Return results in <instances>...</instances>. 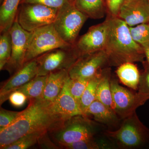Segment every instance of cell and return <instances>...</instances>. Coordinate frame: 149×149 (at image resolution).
I'll use <instances>...</instances> for the list:
<instances>
[{
    "mask_svg": "<svg viewBox=\"0 0 149 149\" xmlns=\"http://www.w3.org/2000/svg\"><path fill=\"white\" fill-rule=\"evenodd\" d=\"M70 82L71 78L69 77L59 95L53 102L57 111L67 119L75 116L84 115L70 92Z\"/></svg>",
    "mask_w": 149,
    "mask_h": 149,
    "instance_id": "15",
    "label": "cell"
},
{
    "mask_svg": "<svg viewBox=\"0 0 149 149\" xmlns=\"http://www.w3.org/2000/svg\"><path fill=\"white\" fill-rule=\"evenodd\" d=\"M124 0H106L107 10L110 15L118 16L120 8L124 3Z\"/></svg>",
    "mask_w": 149,
    "mask_h": 149,
    "instance_id": "33",
    "label": "cell"
},
{
    "mask_svg": "<svg viewBox=\"0 0 149 149\" xmlns=\"http://www.w3.org/2000/svg\"><path fill=\"white\" fill-rule=\"evenodd\" d=\"M27 100V96L18 91H13L9 96L8 100L10 104L16 107H20L24 105Z\"/></svg>",
    "mask_w": 149,
    "mask_h": 149,
    "instance_id": "32",
    "label": "cell"
},
{
    "mask_svg": "<svg viewBox=\"0 0 149 149\" xmlns=\"http://www.w3.org/2000/svg\"><path fill=\"white\" fill-rule=\"evenodd\" d=\"M48 133L37 132L22 136L17 141L5 148L4 149H26L39 142L40 139Z\"/></svg>",
    "mask_w": 149,
    "mask_h": 149,
    "instance_id": "25",
    "label": "cell"
},
{
    "mask_svg": "<svg viewBox=\"0 0 149 149\" xmlns=\"http://www.w3.org/2000/svg\"><path fill=\"white\" fill-rule=\"evenodd\" d=\"M77 58L72 45L49 51L36 58L38 63L37 75L45 76L57 70H68Z\"/></svg>",
    "mask_w": 149,
    "mask_h": 149,
    "instance_id": "8",
    "label": "cell"
},
{
    "mask_svg": "<svg viewBox=\"0 0 149 149\" xmlns=\"http://www.w3.org/2000/svg\"><path fill=\"white\" fill-rule=\"evenodd\" d=\"M116 73L123 85L133 90H138L141 74L133 63L126 62L120 65L116 70Z\"/></svg>",
    "mask_w": 149,
    "mask_h": 149,
    "instance_id": "20",
    "label": "cell"
},
{
    "mask_svg": "<svg viewBox=\"0 0 149 149\" xmlns=\"http://www.w3.org/2000/svg\"><path fill=\"white\" fill-rule=\"evenodd\" d=\"M122 120L116 130L104 131L113 148H148L149 128L141 122L136 112Z\"/></svg>",
    "mask_w": 149,
    "mask_h": 149,
    "instance_id": "3",
    "label": "cell"
},
{
    "mask_svg": "<svg viewBox=\"0 0 149 149\" xmlns=\"http://www.w3.org/2000/svg\"><path fill=\"white\" fill-rule=\"evenodd\" d=\"M72 46L62 39L53 23L40 27L32 32L24 63L52 50Z\"/></svg>",
    "mask_w": 149,
    "mask_h": 149,
    "instance_id": "6",
    "label": "cell"
},
{
    "mask_svg": "<svg viewBox=\"0 0 149 149\" xmlns=\"http://www.w3.org/2000/svg\"><path fill=\"white\" fill-rule=\"evenodd\" d=\"M69 77L67 69L60 70L49 73L42 98L45 101L53 103L59 95Z\"/></svg>",
    "mask_w": 149,
    "mask_h": 149,
    "instance_id": "16",
    "label": "cell"
},
{
    "mask_svg": "<svg viewBox=\"0 0 149 149\" xmlns=\"http://www.w3.org/2000/svg\"><path fill=\"white\" fill-rule=\"evenodd\" d=\"M88 18L69 1L58 9L54 26L63 41L73 45Z\"/></svg>",
    "mask_w": 149,
    "mask_h": 149,
    "instance_id": "5",
    "label": "cell"
},
{
    "mask_svg": "<svg viewBox=\"0 0 149 149\" xmlns=\"http://www.w3.org/2000/svg\"><path fill=\"white\" fill-rule=\"evenodd\" d=\"M93 116L94 120L109 127H115L120 124L121 119L111 108L95 100L88 107L86 115Z\"/></svg>",
    "mask_w": 149,
    "mask_h": 149,
    "instance_id": "17",
    "label": "cell"
},
{
    "mask_svg": "<svg viewBox=\"0 0 149 149\" xmlns=\"http://www.w3.org/2000/svg\"><path fill=\"white\" fill-rule=\"evenodd\" d=\"M111 87L114 110L121 120L136 112L145 103L138 93L134 94L119 85L116 79L111 80Z\"/></svg>",
    "mask_w": 149,
    "mask_h": 149,
    "instance_id": "12",
    "label": "cell"
},
{
    "mask_svg": "<svg viewBox=\"0 0 149 149\" xmlns=\"http://www.w3.org/2000/svg\"><path fill=\"white\" fill-rule=\"evenodd\" d=\"M148 1L149 3V0H148Z\"/></svg>",
    "mask_w": 149,
    "mask_h": 149,
    "instance_id": "38",
    "label": "cell"
},
{
    "mask_svg": "<svg viewBox=\"0 0 149 149\" xmlns=\"http://www.w3.org/2000/svg\"><path fill=\"white\" fill-rule=\"evenodd\" d=\"M12 39L10 31L1 34L0 36V70H3L10 58Z\"/></svg>",
    "mask_w": 149,
    "mask_h": 149,
    "instance_id": "26",
    "label": "cell"
},
{
    "mask_svg": "<svg viewBox=\"0 0 149 149\" xmlns=\"http://www.w3.org/2000/svg\"><path fill=\"white\" fill-rule=\"evenodd\" d=\"M21 0H3L0 8L1 34L10 30L15 21Z\"/></svg>",
    "mask_w": 149,
    "mask_h": 149,
    "instance_id": "18",
    "label": "cell"
},
{
    "mask_svg": "<svg viewBox=\"0 0 149 149\" xmlns=\"http://www.w3.org/2000/svg\"><path fill=\"white\" fill-rule=\"evenodd\" d=\"M47 77L48 75H37L28 83L16 91L24 93L30 101L41 99L42 97Z\"/></svg>",
    "mask_w": 149,
    "mask_h": 149,
    "instance_id": "23",
    "label": "cell"
},
{
    "mask_svg": "<svg viewBox=\"0 0 149 149\" xmlns=\"http://www.w3.org/2000/svg\"><path fill=\"white\" fill-rule=\"evenodd\" d=\"M58 9L40 4L23 3L19 6L15 19L23 29L32 32L53 24Z\"/></svg>",
    "mask_w": 149,
    "mask_h": 149,
    "instance_id": "7",
    "label": "cell"
},
{
    "mask_svg": "<svg viewBox=\"0 0 149 149\" xmlns=\"http://www.w3.org/2000/svg\"><path fill=\"white\" fill-rule=\"evenodd\" d=\"M23 112L7 110L1 108L0 110V131L6 128L19 117Z\"/></svg>",
    "mask_w": 149,
    "mask_h": 149,
    "instance_id": "30",
    "label": "cell"
},
{
    "mask_svg": "<svg viewBox=\"0 0 149 149\" xmlns=\"http://www.w3.org/2000/svg\"><path fill=\"white\" fill-rule=\"evenodd\" d=\"M38 63L35 58L25 63L21 68L4 83L0 90V104L8 100L13 91L28 83L37 75Z\"/></svg>",
    "mask_w": 149,
    "mask_h": 149,
    "instance_id": "13",
    "label": "cell"
},
{
    "mask_svg": "<svg viewBox=\"0 0 149 149\" xmlns=\"http://www.w3.org/2000/svg\"><path fill=\"white\" fill-rule=\"evenodd\" d=\"M3 0H0V2H1V3L3 2Z\"/></svg>",
    "mask_w": 149,
    "mask_h": 149,
    "instance_id": "36",
    "label": "cell"
},
{
    "mask_svg": "<svg viewBox=\"0 0 149 149\" xmlns=\"http://www.w3.org/2000/svg\"><path fill=\"white\" fill-rule=\"evenodd\" d=\"M109 26L108 17L104 22L90 27L88 32L76 41L72 47L78 58L85 55L104 50Z\"/></svg>",
    "mask_w": 149,
    "mask_h": 149,
    "instance_id": "9",
    "label": "cell"
},
{
    "mask_svg": "<svg viewBox=\"0 0 149 149\" xmlns=\"http://www.w3.org/2000/svg\"><path fill=\"white\" fill-rule=\"evenodd\" d=\"M97 124L88 116L77 115L68 118L52 133L57 143L61 146L95 137L100 131Z\"/></svg>",
    "mask_w": 149,
    "mask_h": 149,
    "instance_id": "4",
    "label": "cell"
},
{
    "mask_svg": "<svg viewBox=\"0 0 149 149\" xmlns=\"http://www.w3.org/2000/svg\"><path fill=\"white\" fill-rule=\"evenodd\" d=\"M69 0H21L20 3H37L59 9Z\"/></svg>",
    "mask_w": 149,
    "mask_h": 149,
    "instance_id": "31",
    "label": "cell"
},
{
    "mask_svg": "<svg viewBox=\"0 0 149 149\" xmlns=\"http://www.w3.org/2000/svg\"><path fill=\"white\" fill-rule=\"evenodd\" d=\"M104 69L90 79L81 97L80 107L84 115L86 116V112L88 107L96 100L97 88L102 77Z\"/></svg>",
    "mask_w": 149,
    "mask_h": 149,
    "instance_id": "22",
    "label": "cell"
},
{
    "mask_svg": "<svg viewBox=\"0 0 149 149\" xmlns=\"http://www.w3.org/2000/svg\"><path fill=\"white\" fill-rule=\"evenodd\" d=\"M130 30L135 42L144 49L149 48V22L130 27Z\"/></svg>",
    "mask_w": 149,
    "mask_h": 149,
    "instance_id": "27",
    "label": "cell"
},
{
    "mask_svg": "<svg viewBox=\"0 0 149 149\" xmlns=\"http://www.w3.org/2000/svg\"><path fill=\"white\" fill-rule=\"evenodd\" d=\"M109 32L104 50L110 66L126 62H144V49L133 40L130 27L118 17L110 16Z\"/></svg>",
    "mask_w": 149,
    "mask_h": 149,
    "instance_id": "2",
    "label": "cell"
},
{
    "mask_svg": "<svg viewBox=\"0 0 149 149\" xmlns=\"http://www.w3.org/2000/svg\"><path fill=\"white\" fill-rule=\"evenodd\" d=\"M107 65L108 58L106 52L102 50L80 57L68 69L69 77L77 78L91 79Z\"/></svg>",
    "mask_w": 149,
    "mask_h": 149,
    "instance_id": "11",
    "label": "cell"
},
{
    "mask_svg": "<svg viewBox=\"0 0 149 149\" xmlns=\"http://www.w3.org/2000/svg\"><path fill=\"white\" fill-rule=\"evenodd\" d=\"M143 63L145 70L141 74L137 93L145 103L149 100V66L145 61Z\"/></svg>",
    "mask_w": 149,
    "mask_h": 149,
    "instance_id": "28",
    "label": "cell"
},
{
    "mask_svg": "<svg viewBox=\"0 0 149 149\" xmlns=\"http://www.w3.org/2000/svg\"><path fill=\"white\" fill-rule=\"evenodd\" d=\"M144 52H145V57L146 59V61L145 62L149 66V48L144 49Z\"/></svg>",
    "mask_w": 149,
    "mask_h": 149,
    "instance_id": "34",
    "label": "cell"
},
{
    "mask_svg": "<svg viewBox=\"0 0 149 149\" xmlns=\"http://www.w3.org/2000/svg\"><path fill=\"white\" fill-rule=\"evenodd\" d=\"M69 1H70L72 2H73V1H74V0H69Z\"/></svg>",
    "mask_w": 149,
    "mask_h": 149,
    "instance_id": "37",
    "label": "cell"
},
{
    "mask_svg": "<svg viewBox=\"0 0 149 149\" xmlns=\"http://www.w3.org/2000/svg\"><path fill=\"white\" fill-rule=\"evenodd\" d=\"M72 3L77 9L88 18H103L107 11L106 0H74Z\"/></svg>",
    "mask_w": 149,
    "mask_h": 149,
    "instance_id": "19",
    "label": "cell"
},
{
    "mask_svg": "<svg viewBox=\"0 0 149 149\" xmlns=\"http://www.w3.org/2000/svg\"><path fill=\"white\" fill-rule=\"evenodd\" d=\"M67 149H114L111 143L106 137L84 139L62 146Z\"/></svg>",
    "mask_w": 149,
    "mask_h": 149,
    "instance_id": "24",
    "label": "cell"
},
{
    "mask_svg": "<svg viewBox=\"0 0 149 149\" xmlns=\"http://www.w3.org/2000/svg\"><path fill=\"white\" fill-rule=\"evenodd\" d=\"M10 32L12 39L10 58L3 70L13 74L24 64L25 56L32 32L24 30L15 19Z\"/></svg>",
    "mask_w": 149,
    "mask_h": 149,
    "instance_id": "10",
    "label": "cell"
},
{
    "mask_svg": "<svg viewBox=\"0 0 149 149\" xmlns=\"http://www.w3.org/2000/svg\"><path fill=\"white\" fill-rule=\"evenodd\" d=\"M118 17L129 27L149 22V3L148 0H130L125 2Z\"/></svg>",
    "mask_w": 149,
    "mask_h": 149,
    "instance_id": "14",
    "label": "cell"
},
{
    "mask_svg": "<svg viewBox=\"0 0 149 149\" xmlns=\"http://www.w3.org/2000/svg\"><path fill=\"white\" fill-rule=\"evenodd\" d=\"M90 79H71L70 91L73 97L80 106V100Z\"/></svg>",
    "mask_w": 149,
    "mask_h": 149,
    "instance_id": "29",
    "label": "cell"
},
{
    "mask_svg": "<svg viewBox=\"0 0 149 149\" xmlns=\"http://www.w3.org/2000/svg\"><path fill=\"white\" fill-rule=\"evenodd\" d=\"M125 1H124V3L125 2H127L129 1H130V0H124Z\"/></svg>",
    "mask_w": 149,
    "mask_h": 149,
    "instance_id": "35",
    "label": "cell"
},
{
    "mask_svg": "<svg viewBox=\"0 0 149 149\" xmlns=\"http://www.w3.org/2000/svg\"><path fill=\"white\" fill-rule=\"evenodd\" d=\"M111 78L110 69L104 68L102 77L97 88L96 100L114 110L111 87Z\"/></svg>",
    "mask_w": 149,
    "mask_h": 149,
    "instance_id": "21",
    "label": "cell"
},
{
    "mask_svg": "<svg viewBox=\"0 0 149 149\" xmlns=\"http://www.w3.org/2000/svg\"><path fill=\"white\" fill-rule=\"evenodd\" d=\"M66 118L57 111L54 103L41 98L30 100L29 105L13 124L0 131V149L22 136L37 132H53Z\"/></svg>",
    "mask_w": 149,
    "mask_h": 149,
    "instance_id": "1",
    "label": "cell"
}]
</instances>
